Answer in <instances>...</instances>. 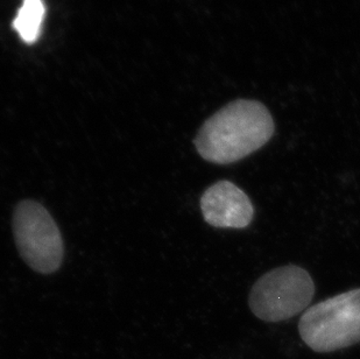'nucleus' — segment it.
I'll list each match as a JSON object with an SVG mask.
<instances>
[{"label": "nucleus", "instance_id": "obj_2", "mask_svg": "<svg viewBox=\"0 0 360 359\" xmlns=\"http://www.w3.org/2000/svg\"><path fill=\"white\" fill-rule=\"evenodd\" d=\"M303 342L316 353H333L360 342V288L319 302L299 322Z\"/></svg>", "mask_w": 360, "mask_h": 359}, {"label": "nucleus", "instance_id": "obj_5", "mask_svg": "<svg viewBox=\"0 0 360 359\" xmlns=\"http://www.w3.org/2000/svg\"><path fill=\"white\" fill-rule=\"evenodd\" d=\"M200 210L207 224L223 229H245L255 216L248 194L226 180L214 183L204 191Z\"/></svg>", "mask_w": 360, "mask_h": 359}, {"label": "nucleus", "instance_id": "obj_6", "mask_svg": "<svg viewBox=\"0 0 360 359\" xmlns=\"http://www.w3.org/2000/svg\"><path fill=\"white\" fill-rule=\"evenodd\" d=\"M44 15V0H22V5L12 21V27L25 44H35L42 31Z\"/></svg>", "mask_w": 360, "mask_h": 359}, {"label": "nucleus", "instance_id": "obj_3", "mask_svg": "<svg viewBox=\"0 0 360 359\" xmlns=\"http://www.w3.org/2000/svg\"><path fill=\"white\" fill-rule=\"evenodd\" d=\"M315 295V284L304 268L285 265L258 279L248 296V306L258 319L281 322L306 310Z\"/></svg>", "mask_w": 360, "mask_h": 359}, {"label": "nucleus", "instance_id": "obj_4", "mask_svg": "<svg viewBox=\"0 0 360 359\" xmlns=\"http://www.w3.org/2000/svg\"><path fill=\"white\" fill-rule=\"evenodd\" d=\"M18 251L26 264L42 275L58 271L63 261V239L54 218L42 204L21 201L13 214Z\"/></svg>", "mask_w": 360, "mask_h": 359}, {"label": "nucleus", "instance_id": "obj_1", "mask_svg": "<svg viewBox=\"0 0 360 359\" xmlns=\"http://www.w3.org/2000/svg\"><path fill=\"white\" fill-rule=\"evenodd\" d=\"M276 124L262 103L237 99L204 122L195 146L204 160L230 165L262 149L272 139Z\"/></svg>", "mask_w": 360, "mask_h": 359}]
</instances>
